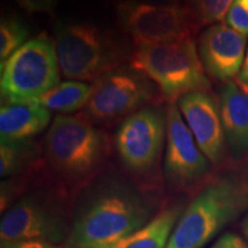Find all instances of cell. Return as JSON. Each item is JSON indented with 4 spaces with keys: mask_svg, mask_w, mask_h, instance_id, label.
<instances>
[{
    "mask_svg": "<svg viewBox=\"0 0 248 248\" xmlns=\"http://www.w3.org/2000/svg\"><path fill=\"white\" fill-rule=\"evenodd\" d=\"M153 200L125 182H102L80 200L67 248H101L135 233L155 216Z\"/></svg>",
    "mask_w": 248,
    "mask_h": 248,
    "instance_id": "6da1fadb",
    "label": "cell"
},
{
    "mask_svg": "<svg viewBox=\"0 0 248 248\" xmlns=\"http://www.w3.org/2000/svg\"><path fill=\"white\" fill-rule=\"evenodd\" d=\"M51 169L68 185H79L94 177L109 153L106 133L83 117H55L44 140Z\"/></svg>",
    "mask_w": 248,
    "mask_h": 248,
    "instance_id": "7a4b0ae2",
    "label": "cell"
},
{
    "mask_svg": "<svg viewBox=\"0 0 248 248\" xmlns=\"http://www.w3.org/2000/svg\"><path fill=\"white\" fill-rule=\"evenodd\" d=\"M248 207V185L238 178L217 179L184 209L167 248H202Z\"/></svg>",
    "mask_w": 248,
    "mask_h": 248,
    "instance_id": "3957f363",
    "label": "cell"
},
{
    "mask_svg": "<svg viewBox=\"0 0 248 248\" xmlns=\"http://www.w3.org/2000/svg\"><path fill=\"white\" fill-rule=\"evenodd\" d=\"M129 66L154 82L170 102L191 92L208 91L210 83L194 40L139 45Z\"/></svg>",
    "mask_w": 248,
    "mask_h": 248,
    "instance_id": "277c9868",
    "label": "cell"
},
{
    "mask_svg": "<svg viewBox=\"0 0 248 248\" xmlns=\"http://www.w3.org/2000/svg\"><path fill=\"white\" fill-rule=\"evenodd\" d=\"M59 67L66 78L97 80L120 67L125 48L100 28L88 22L61 24L55 30Z\"/></svg>",
    "mask_w": 248,
    "mask_h": 248,
    "instance_id": "5b68a950",
    "label": "cell"
},
{
    "mask_svg": "<svg viewBox=\"0 0 248 248\" xmlns=\"http://www.w3.org/2000/svg\"><path fill=\"white\" fill-rule=\"evenodd\" d=\"M0 69L5 104L33 101L60 83L55 43L45 35L27 42Z\"/></svg>",
    "mask_w": 248,
    "mask_h": 248,
    "instance_id": "8992f818",
    "label": "cell"
},
{
    "mask_svg": "<svg viewBox=\"0 0 248 248\" xmlns=\"http://www.w3.org/2000/svg\"><path fill=\"white\" fill-rule=\"evenodd\" d=\"M71 221L57 195L36 192L24 195L7 209L0 223L1 248L21 241L66 244Z\"/></svg>",
    "mask_w": 248,
    "mask_h": 248,
    "instance_id": "52a82bcc",
    "label": "cell"
},
{
    "mask_svg": "<svg viewBox=\"0 0 248 248\" xmlns=\"http://www.w3.org/2000/svg\"><path fill=\"white\" fill-rule=\"evenodd\" d=\"M116 13L120 27L137 46L190 39L199 26L187 6L157 7L136 0H120Z\"/></svg>",
    "mask_w": 248,
    "mask_h": 248,
    "instance_id": "ba28073f",
    "label": "cell"
},
{
    "mask_svg": "<svg viewBox=\"0 0 248 248\" xmlns=\"http://www.w3.org/2000/svg\"><path fill=\"white\" fill-rule=\"evenodd\" d=\"M154 85L150 78L131 67L117 68L93 83L83 119L90 122H113L130 116L154 99Z\"/></svg>",
    "mask_w": 248,
    "mask_h": 248,
    "instance_id": "9c48e42d",
    "label": "cell"
},
{
    "mask_svg": "<svg viewBox=\"0 0 248 248\" xmlns=\"http://www.w3.org/2000/svg\"><path fill=\"white\" fill-rule=\"evenodd\" d=\"M166 139L167 110L150 106L124 120L116 132L115 145L124 166L144 173L159 162Z\"/></svg>",
    "mask_w": 248,
    "mask_h": 248,
    "instance_id": "30bf717a",
    "label": "cell"
},
{
    "mask_svg": "<svg viewBox=\"0 0 248 248\" xmlns=\"http://www.w3.org/2000/svg\"><path fill=\"white\" fill-rule=\"evenodd\" d=\"M164 177L170 187L181 190L203 178L210 170V161L198 146L177 106L167 108V139L164 152Z\"/></svg>",
    "mask_w": 248,
    "mask_h": 248,
    "instance_id": "8fae6325",
    "label": "cell"
},
{
    "mask_svg": "<svg viewBox=\"0 0 248 248\" xmlns=\"http://www.w3.org/2000/svg\"><path fill=\"white\" fill-rule=\"evenodd\" d=\"M177 106L201 152L210 163L221 162L226 140L215 99L206 91L191 92L178 99Z\"/></svg>",
    "mask_w": 248,
    "mask_h": 248,
    "instance_id": "7c38bea8",
    "label": "cell"
},
{
    "mask_svg": "<svg viewBox=\"0 0 248 248\" xmlns=\"http://www.w3.org/2000/svg\"><path fill=\"white\" fill-rule=\"evenodd\" d=\"M246 45L247 36L226 24L209 27L199 40V54L206 73L221 82H231L243 67Z\"/></svg>",
    "mask_w": 248,
    "mask_h": 248,
    "instance_id": "4fadbf2b",
    "label": "cell"
},
{
    "mask_svg": "<svg viewBox=\"0 0 248 248\" xmlns=\"http://www.w3.org/2000/svg\"><path fill=\"white\" fill-rule=\"evenodd\" d=\"M219 113L225 140L234 157L248 153V92L235 82L223 86Z\"/></svg>",
    "mask_w": 248,
    "mask_h": 248,
    "instance_id": "5bb4252c",
    "label": "cell"
},
{
    "mask_svg": "<svg viewBox=\"0 0 248 248\" xmlns=\"http://www.w3.org/2000/svg\"><path fill=\"white\" fill-rule=\"evenodd\" d=\"M51 110L39 105L5 104L0 109L1 141L27 140L47 128Z\"/></svg>",
    "mask_w": 248,
    "mask_h": 248,
    "instance_id": "9a60e30c",
    "label": "cell"
},
{
    "mask_svg": "<svg viewBox=\"0 0 248 248\" xmlns=\"http://www.w3.org/2000/svg\"><path fill=\"white\" fill-rule=\"evenodd\" d=\"M183 212L181 203L167 207L135 233L101 248H167Z\"/></svg>",
    "mask_w": 248,
    "mask_h": 248,
    "instance_id": "2e32d148",
    "label": "cell"
},
{
    "mask_svg": "<svg viewBox=\"0 0 248 248\" xmlns=\"http://www.w3.org/2000/svg\"><path fill=\"white\" fill-rule=\"evenodd\" d=\"M92 93L93 84L79 80H66L59 83L51 91L30 102L58 113H71L85 107Z\"/></svg>",
    "mask_w": 248,
    "mask_h": 248,
    "instance_id": "e0dca14e",
    "label": "cell"
},
{
    "mask_svg": "<svg viewBox=\"0 0 248 248\" xmlns=\"http://www.w3.org/2000/svg\"><path fill=\"white\" fill-rule=\"evenodd\" d=\"M39 148L31 139L1 141L0 145V176L2 178L18 175L37 160Z\"/></svg>",
    "mask_w": 248,
    "mask_h": 248,
    "instance_id": "ac0fdd59",
    "label": "cell"
},
{
    "mask_svg": "<svg viewBox=\"0 0 248 248\" xmlns=\"http://www.w3.org/2000/svg\"><path fill=\"white\" fill-rule=\"evenodd\" d=\"M29 30L17 17H6L0 24V68L27 43Z\"/></svg>",
    "mask_w": 248,
    "mask_h": 248,
    "instance_id": "d6986e66",
    "label": "cell"
},
{
    "mask_svg": "<svg viewBox=\"0 0 248 248\" xmlns=\"http://www.w3.org/2000/svg\"><path fill=\"white\" fill-rule=\"evenodd\" d=\"M234 0H190V7L199 24L221 22Z\"/></svg>",
    "mask_w": 248,
    "mask_h": 248,
    "instance_id": "ffe728a7",
    "label": "cell"
},
{
    "mask_svg": "<svg viewBox=\"0 0 248 248\" xmlns=\"http://www.w3.org/2000/svg\"><path fill=\"white\" fill-rule=\"evenodd\" d=\"M224 20L231 29L248 36V0H234Z\"/></svg>",
    "mask_w": 248,
    "mask_h": 248,
    "instance_id": "44dd1931",
    "label": "cell"
},
{
    "mask_svg": "<svg viewBox=\"0 0 248 248\" xmlns=\"http://www.w3.org/2000/svg\"><path fill=\"white\" fill-rule=\"evenodd\" d=\"M16 4L29 13H53L59 0H15Z\"/></svg>",
    "mask_w": 248,
    "mask_h": 248,
    "instance_id": "7402d4cb",
    "label": "cell"
},
{
    "mask_svg": "<svg viewBox=\"0 0 248 248\" xmlns=\"http://www.w3.org/2000/svg\"><path fill=\"white\" fill-rule=\"evenodd\" d=\"M210 248H248V246L238 234L225 233Z\"/></svg>",
    "mask_w": 248,
    "mask_h": 248,
    "instance_id": "603a6c76",
    "label": "cell"
},
{
    "mask_svg": "<svg viewBox=\"0 0 248 248\" xmlns=\"http://www.w3.org/2000/svg\"><path fill=\"white\" fill-rule=\"evenodd\" d=\"M2 248H57V247H55V245L46 243V241L29 240V241H21V243L11 245V246L2 247Z\"/></svg>",
    "mask_w": 248,
    "mask_h": 248,
    "instance_id": "cb8c5ba5",
    "label": "cell"
},
{
    "mask_svg": "<svg viewBox=\"0 0 248 248\" xmlns=\"http://www.w3.org/2000/svg\"><path fill=\"white\" fill-rule=\"evenodd\" d=\"M235 83H237L241 89L248 92V48L246 51V57H245L243 67H241V70L239 75L237 77V82Z\"/></svg>",
    "mask_w": 248,
    "mask_h": 248,
    "instance_id": "d4e9b609",
    "label": "cell"
},
{
    "mask_svg": "<svg viewBox=\"0 0 248 248\" xmlns=\"http://www.w3.org/2000/svg\"><path fill=\"white\" fill-rule=\"evenodd\" d=\"M136 1L145 5L157 6V7H173V6H179L181 0H136Z\"/></svg>",
    "mask_w": 248,
    "mask_h": 248,
    "instance_id": "484cf974",
    "label": "cell"
},
{
    "mask_svg": "<svg viewBox=\"0 0 248 248\" xmlns=\"http://www.w3.org/2000/svg\"><path fill=\"white\" fill-rule=\"evenodd\" d=\"M243 229H244V233L246 234V237H247V239H248V216H247V218L245 219Z\"/></svg>",
    "mask_w": 248,
    "mask_h": 248,
    "instance_id": "4316f807",
    "label": "cell"
}]
</instances>
